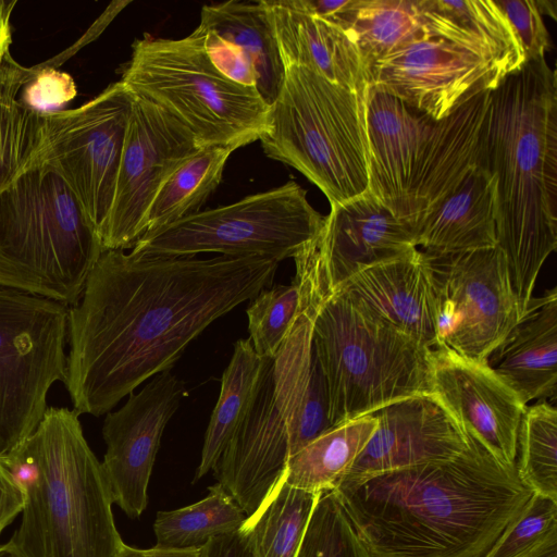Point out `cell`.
I'll use <instances>...</instances> for the list:
<instances>
[{
  "label": "cell",
  "instance_id": "6da1fadb",
  "mask_svg": "<svg viewBox=\"0 0 557 557\" xmlns=\"http://www.w3.org/2000/svg\"><path fill=\"white\" fill-rule=\"evenodd\" d=\"M262 256H139L103 250L69 307L65 387L73 409L100 417L171 370L213 321L269 288Z\"/></svg>",
  "mask_w": 557,
  "mask_h": 557
},
{
  "label": "cell",
  "instance_id": "7a4b0ae2",
  "mask_svg": "<svg viewBox=\"0 0 557 557\" xmlns=\"http://www.w3.org/2000/svg\"><path fill=\"white\" fill-rule=\"evenodd\" d=\"M467 433V432H466ZM465 451L342 480L333 490L369 557H482L534 493L469 433Z\"/></svg>",
  "mask_w": 557,
  "mask_h": 557
},
{
  "label": "cell",
  "instance_id": "3957f363",
  "mask_svg": "<svg viewBox=\"0 0 557 557\" xmlns=\"http://www.w3.org/2000/svg\"><path fill=\"white\" fill-rule=\"evenodd\" d=\"M478 165L495 181L497 246L524 317L557 248V77L545 58L490 92Z\"/></svg>",
  "mask_w": 557,
  "mask_h": 557
},
{
  "label": "cell",
  "instance_id": "277c9868",
  "mask_svg": "<svg viewBox=\"0 0 557 557\" xmlns=\"http://www.w3.org/2000/svg\"><path fill=\"white\" fill-rule=\"evenodd\" d=\"M0 457L24 498L8 542L20 557H116L124 542L110 486L74 409L48 408L34 433Z\"/></svg>",
  "mask_w": 557,
  "mask_h": 557
},
{
  "label": "cell",
  "instance_id": "5b68a950",
  "mask_svg": "<svg viewBox=\"0 0 557 557\" xmlns=\"http://www.w3.org/2000/svg\"><path fill=\"white\" fill-rule=\"evenodd\" d=\"M490 92L435 120L369 85L368 189L412 233L479 164Z\"/></svg>",
  "mask_w": 557,
  "mask_h": 557
},
{
  "label": "cell",
  "instance_id": "8992f818",
  "mask_svg": "<svg viewBox=\"0 0 557 557\" xmlns=\"http://www.w3.org/2000/svg\"><path fill=\"white\" fill-rule=\"evenodd\" d=\"M102 251L98 231L51 165L34 164L0 193V285L71 307Z\"/></svg>",
  "mask_w": 557,
  "mask_h": 557
},
{
  "label": "cell",
  "instance_id": "52a82bcc",
  "mask_svg": "<svg viewBox=\"0 0 557 557\" xmlns=\"http://www.w3.org/2000/svg\"><path fill=\"white\" fill-rule=\"evenodd\" d=\"M259 140L267 157L306 176L331 206L369 188L367 92L333 84L313 71L285 65Z\"/></svg>",
  "mask_w": 557,
  "mask_h": 557
},
{
  "label": "cell",
  "instance_id": "ba28073f",
  "mask_svg": "<svg viewBox=\"0 0 557 557\" xmlns=\"http://www.w3.org/2000/svg\"><path fill=\"white\" fill-rule=\"evenodd\" d=\"M312 346L329 394L332 426L404 398L432 393L431 351L343 293L320 305Z\"/></svg>",
  "mask_w": 557,
  "mask_h": 557
},
{
  "label": "cell",
  "instance_id": "9c48e42d",
  "mask_svg": "<svg viewBox=\"0 0 557 557\" xmlns=\"http://www.w3.org/2000/svg\"><path fill=\"white\" fill-rule=\"evenodd\" d=\"M120 81L182 123L199 148L234 151L268 127L270 107L255 87L232 82L214 67L200 26L181 39L149 34L136 39Z\"/></svg>",
  "mask_w": 557,
  "mask_h": 557
},
{
  "label": "cell",
  "instance_id": "30bf717a",
  "mask_svg": "<svg viewBox=\"0 0 557 557\" xmlns=\"http://www.w3.org/2000/svg\"><path fill=\"white\" fill-rule=\"evenodd\" d=\"M318 309L302 307L270 361L248 411L213 468L218 483L253 517L282 483L304 407L327 389L312 346Z\"/></svg>",
  "mask_w": 557,
  "mask_h": 557
},
{
  "label": "cell",
  "instance_id": "8fae6325",
  "mask_svg": "<svg viewBox=\"0 0 557 557\" xmlns=\"http://www.w3.org/2000/svg\"><path fill=\"white\" fill-rule=\"evenodd\" d=\"M325 216L295 181L234 203L199 211L144 234L133 253L186 257L202 252L262 256L277 262L294 258L320 233Z\"/></svg>",
  "mask_w": 557,
  "mask_h": 557
},
{
  "label": "cell",
  "instance_id": "7c38bea8",
  "mask_svg": "<svg viewBox=\"0 0 557 557\" xmlns=\"http://www.w3.org/2000/svg\"><path fill=\"white\" fill-rule=\"evenodd\" d=\"M69 307L0 285V456L17 449L66 376Z\"/></svg>",
  "mask_w": 557,
  "mask_h": 557
},
{
  "label": "cell",
  "instance_id": "4fadbf2b",
  "mask_svg": "<svg viewBox=\"0 0 557 557\" xmlns=\"http://www.w3.org/2000/svg\"><path fill=\"white\" fill-rule=\"evenodd\" d=\"M134 95L119 81L76 109L44 114L37 163L66 182L99 233L109 216Z\"/></svg>",
  "mask_w": 557,
  "mask_h": 557
},
{
  "label": "cell",
  "instance_id": "5bb4252c",
  "mask_svg": "<svg viewBox=\"0 0 557 557\" xmlns=\"http://www.w3.org/2000/svg\"><path fill=\"white\" fill-rule=\"evenodd\" d=\"M428 256L436 293L437 346L487 362L523 319L505 253L494 246Z\"/></svg>",
  "mask_w": 557,
  "mask_h": 557
},
{
  "label": "cell",
  "instance_id": "9a60e30c",
  "mask_svg": "<svg viewBox=\"0 0 557 557\" xmlns=\"http://www.w3.org/2000/svg\"><path fill=\"white\" fill-rule=\"evenodd\" d=\"M522 65L487 45L433 37L376 62L369 85L442 120Z\"/></svg>",
  "mask_w": 557,
  "mask_h": 557
},
{
  "label": "cell",
  "instance_id": "2e32d148",
  "mask_svg": "<svg viewBox=\"0 0 557 557\" xmlns=\"http://www.w3.org/2000/svg\"><path fill=\"white\" fill-rule=\"evenodd\" d=\"M417 248L412 231L368 189L331 206L320 233L294 257V282L323 301L361 270Z\"/></svg>",
  "mask_w": 557,
  "mask_h": 557
},
{
  "label": "cell",
  "instance_id": "e0dca14e",
  "mask_svg": "<svg viewBox=\"0 0 557 557\" xmlns=\"http://www.w3.org/2000/svg\"><path fill=\"white\" fill-rule=\"evenodd\" d=\"M200 149L193 134L157 104L134 95L113 203L100 232L103 250L133 248L172 172Z\"/></svg>",
  "mask_w": 557,
  "mask_h": 557
},
{
  "label": "cell",
  "instance_id": "ac0fdd59",
  "mask_svg": "<svg viewBox=\"0 0 557 557\" xmlns=\"http://www.w3.org/2000/svg\"><path fill=\"white\" fill-rule=\"evenodd\" d=\"M183 381L170 370L131 393L119 410L108 412L102 426L107 445L101 462L113 503L131 518L148 504V485L165 425L186 396Z\"/></svg>",
  "mask_w": 557,
  "mask_h": 557
},
{
  "label": "cell",
  "instance_id": "d6986e66",
  "mask_svg": "<svg viewBox=\"0 0 557 557\" xmlns=\"http://www.w3.org/2000/svg\"><path fill=\"white\" fill-rule=\"evenodd\" d=\"M431 385L465 432L500 462L516 465L527 405L487 362L437 346L431 351Z\"/></svg>",
  "mask_w": 557,
  "mask_h": 557
},
{
  "label": "cell",
  "instance_id": "ffe728a7",
  "mask_svg": "<svg viewBox=\"0 0 557 557\" xmlns=\"http://www.w3.org/2000/svg\"><path fill=\"white\" fill-rule=\"evenodd\" d=\"M372 414L376 429L341 481L449 460L469 445V435L433 393L394 401Z\"/></svg>",
  "mask_w": 557,
  "mask_h": 557
},
{
  "label": "cell",
  "instance_id": "44dd1931",
  "mask_svg": "<svg viewBox=\"0 0 557 557\" xmlns=\"http://www.w3.org/2000/svg\"><path fill=\"white\" fill-rule=\"evenodd\" d=\"M337 292L423 346H437L433 269L429 256L419 248L361 270Z\"/></svg>",
  "mask_w": 557,
  "mask_h": 557
},
{
  "label": "cell",
  "instance_id": "7402d4cb",
  "mask_svg": "<svg viewBox=\"0 0 557 557\" xmlns=\"http://www.w3.org/2000/svg\"><path fill=\"white\" fill-rule=\"evenodd\" d=\"M285 65L305 66L351 90L368 89L369 70L337 22L305 11L297 0H263Z\"/></svg>",
  "mask_w": 557,
  "mask_h": 557
},
{
  "label": "cell",
  "instance_id": "603a6c76",
  "mask_svg": "<svg viewBox=\"0 0 557 557\" xmlns=\"http://www.w3.org/2000/svg\"><path fill=\"white\" fill-rule=\"evenodd\" d=\"M494 177L476 165L413 231L416 245L430 256L497 246Z\"/></svg>",
  "mask_w": 557,
  "mask_h": 557
},
{
  "label": "cell",
  "instance_id": "cb8c5ba5",
  "mask_svg": "<svg viewBox=\"0 0 557 557\" xmlns=\"http://www.w3.org/2000/svg\"><path fill=\"white\" fill-rule=\"evenodd\" d=\"M527 405L557 393V289L533 298L529 312L487 360Z\"/></svg>",
  "mask_w": 557,
  "mask_h": 557
},
{
  "label": "cell",
  "instance_id": "d4e9b609",
  "mask_svg": "<svg viewBox=\"0 0 557 557\" xmlns=\"http://www.w3.org/2000/svg\"><path fill=\"white\" fill-rule=\"evenodd\" d=\"M199 25L240 51L253 72L257 91L271 107L283 86L286 67L263 0L203 5Z\"/></svg>",
  "mask_w": 557,
  "mask_h": 557
},
{
  "label": "cell",
  "instance_id": "484cf974",
  "mask_svg": "<svg viewBox=\"0 0 557 557\" xmlns=\"http://www.w3.org/2000/svg\"><path fill=\"white\" fill-rule=\"evenodd\" d=\"M352 37L369 70L414 41L431 38L421 0H349L331 17Z\"/></svg>",
  "mask_w": 557,
  "mask_h": 557
},
{
  "label": "cell",
  "instance_id": "4316f807",
  "mask_svg": "<svg viewBox=\"0 0 557 557\" xmlns=\"http://www.w3.org/2000/svg\"><path fill=\"white\" fill-rule=\"evenodd\" d=\"M272 359L259 356L249 338L239 339L234 344L233 356L222 374L219 399L206 431L201 459L194 482L215 467L245 418Z\"/></svg>",
  "mask_w": 557,
  "mask_h": 557
},
{
  "label": "cell",
  "instance_id": "83f0119b",
  "mask_svg": "<svg viewBox=\"0 0 557 557\" xmlns=\"http://www.w3.org/2000/svg\"><path fill=\"white\" fill-rule=\"evenodd\" d=\"M376 425V418L368 414L333 426L288 458L283 481L314 494L333 491Z\"/></svg>",
  "mask_w": 557,
  "mask_h": 557
},
{
  "label": "cell",
  "instance_id": "f1b7e54d",
  "mask_svg": "<svg viewBox=\"0 0 557 557\" xmlns=\"http://www.w3.org/2000/svg\"><path fill=\"white\" fill-rule=\"evenodd\" d=\"M232 152L222 147L200 148L183 161L156 195L147 214L146 233L198 213L219 186Z\"/></svg>",
  "mask_w": 557,
  "mask_h": 557
},
{
  "label": "cell",
  "instance_id": "f546056e",
  "mask_svg": "<svg viewBox=\"0 0 557 557\" xmlns=\"http://www.w3.org/2000/svg\"><path fill=\"white\" fill-rule=\"evenodd\" d=\"M320 495L283 481L240 527L248 533L256 557H296Z\"/></svg>",
  "mask_w": 557,
  "mask_h": 557
},
{
  "label": "cell",
  "instance_id": "4dcf8cb0",
  "mask_svg": "<svg viewBox=\"0 0 557 557\" xmlns=\"http://www.w3.org/2000/svg\"><path fill=\"white\" fill-rule=\"evenodd\" d=\"M246 520L232 496L219 484L201 500L170 511H159L153 523L156 546L170 549L201 548L211 539L234 532Z\"/></svg>",
  "mask_w": 557,
  "mask_h": 557
},
{
  "label": "cell",
  "instance_id": "1f68e13d",
  "mask_svg": "<svg viewBox=\"0 0 557 557\" xmlns=\"http://www.w3.org/2000/svg\"><path fill=\"white\" fill-rule=\"evenodd\" d=\"M21 84L0 78V193L37 163L45 141L44 114L16 98Z\"/></svg>",
  "mask_w": 557,
  "mask_h": 557
},
{
  "label": "cell",
  "instance_id": "d6a6232c",
  "mask_svg": "<svg viewBox=\"0 0 557 557\" xmlns=\"http://www.w3.org/2000/svg\"><path fill=\"white\" fill-rule=\"evenodd\" d=\"M520 480L534 493L557 500V410L542 400L525 408L518 432Z\"/></svg>",
  "mask_w": 557,
  "mask_h": 557
},
{
  "label": "cell",
  "instance_id": "836d02e7",
  "mask_svg": "<svg viewBox=\"0 0 557 557\" xmlns=\"http://www.w3.org/2000/svg\"><path fill=\"white\" fill-rule=\"evenodd\" d=\"M301 311L297 283L262 289L247 309L250 342L256 352L274 358Z\"/></svg>",
  "mask_w": 557,
  "mask_h": 557
},
{
  "label": "cell",
  "instance_id": "e575fe53",
  "mask_svg": "<svg viewBox=\"0 0 557 557\" xmlns=\"http://www.w3.org/2000/svg\"><path fill=\"white\" fill-rule=\"evenodd\" d=\"M296 557H369L333 491L318 498Z\"/></svg>",
  "mask_w": 557,
  "mask_h": 557
},
{
  "label": "cell",
  "instance_id": "d590c367",
  "mask_svg": "<svg viewBox=\"0 0 557 557\" xmlns=\"http://www.w3.org/2000/svg\"><path fill=\"white\" fill-rule=\"evenodd\" d=\"M557 533V500L533 493L482 557H519Z\"/></svg>",
  "mask_w": 557,
  "mask_h": 557
},
{
  "label": "cell",
  "instance_id": "8d00e7d4",
  "mask_svg": "<svg viewBox=\"0 0 557 557\" xmlns=\"http://www.w3.org/2000/svg\"><path fill=\"white\" fill-rule=\"evenodd\" d=\"M76 96L72 76L52 67L27 69L17 99L26 108L41 114L57 111Z\"/></svg>",
  "mask_w": 557,
  "mask_h": 557
},
{
  "label": "cell",
  "instance_id": "74e56055",
  "mask_svg": "<svg viewBox=\"0 0 557 557\" xmlns=\"http://www.w3.org/2000/svg\"><path fill=\"white\" fill-rule=\"evenodd\" d=\"M508 21L525 61L545 58L549 34L536 0H495Z\"/></svg>",
  "mask_w": 557,
  "mask_h": 557
},
{
  "label": "cell",
  "instance_id": "f35d334b",
  "mask_svg": "<svg viewBox=\"0 0 557 557\" xmlns=\"http://www.w3.org/2000/svg\"><path fill=\"white\" fill-rule=\"evenodd\" d=\"M201 28L205 33V49L214 67L232 82L256 88L253 72L240 51L214 33Z\"/></svg>",
  "mask_w": 557,
  "mask_h": 557
},
{
  "label": "cell",
  "instance_id": "ab89813d",
  "mask_svg": "<svg viewBox=\"0 0 557 557\" xmlns=\"http://www.w3.org/2000/svg\"><path fill=\"white\" fill-rule=\"evenodd\" d=\"M200 557H256L248 533L238 529L211 539L201 547Z\"/></svg>",
  "mask_w": 557,
  "mask_h": 557
},
{
  "label": "cell",
  "instance_id": "60d3db41",
  "mask_svg": "<svg viewBox=\"0 0 557 557\" xmlns=\"http://www.w3.org/2000/svg\"><path fill=\"white\" fill-rule=\"evenodd\" d=\"M23 505L22 491L0 457V533L22 512Z\"/></svg>",
  "mask_w": 557,
  "mask_h": 557
},
{
  "label": "cell",
  "instance_id": "b9f144b4",
  "mask_svg": "<svg viewBox=\"0 0 557 557\" xmlns=\"http://www.w3.org/2000/svg\"><path fill=\"white\" fill-rule=\"evenodd\" d=\"M201 548L170 549L161 547L136 548L124 543L116 557H200Z\"/></svg>",
  "mask_w": 557,
  "mask_h": 557
},
{
  "label": "cell",
  "instance_id": "7bdbcfd3",
  "mask_svg": "<svg viewBox=\"0 0 557 557\" xmlns=\"http://www.w3.org/2000/svg\"><path fill=\"white\" fill-rule=\"evenodd\" d=\"M519 557H557V533Z\"/></svg>",
  "mask_w": 557,
  "mask_h": 557
},
{
  "label": "cell",
  "instance_id": "ee69618b",
  "mask_svg": "<svg viewBox=\"0 0 557 557\" xmlns=\"http://www.w3.org/2000/svg\"><path fill=\"white\" fill-rule=\"evenodd\" d=\"M16 1L0 0V27H10V15Z\"/></svg>",
  "mask_w": 557,
  "mask_h": 557
},
{
  "label": "cell",
  "instance_id": "f6af8a7d",
  "mask_svg": "<svg viewBox=\"0 0 557 557\" xmlns=\"http://www.w3.org/2000/svg\"><path fill=\"white\" fill-rule=\"evenodd\" d=\"M11 44V29L10 27H0V63L3 58L9 53Z\"/></svg>",
  "mask_w": 557,
  "mask_h": 557
},
{
  "label": "cell",
  "instance_id": "bcb514c9",
  "mask_svg": "<svg viewBox=\"0 0 557 557\" xmlns=\"http://www.w3.org/2000/svg\"><path fill=\"white\" fill-rule=\"evenodd\" d=\"M536 3L542 15H549L556 20L557 2L555 0H536Z\"/></svg>",
  "mask_w": 557,
  "mask_h": 557
},
{
  "label": "cell",
  "instance_id": "7dc6e473",
  "mask_svg": "<svg viewBox=\"0 0 557 557\" xmlns=\"http://www.w3.org/2000/svg\"><path fill=\"white\" fill-rule=\"evenodd\" d=\"M0 557H20L9 543L0 544Z\"/></svg>",
  "mask_w": 557,
  "mask_h": 557
}]
</instances>
